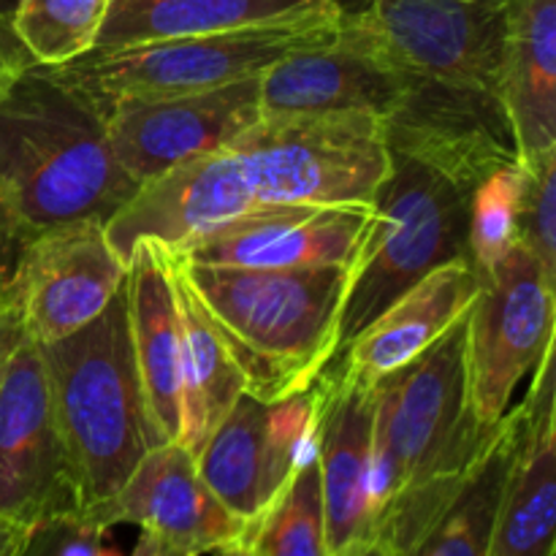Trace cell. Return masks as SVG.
Instances as JSON below:
<instances>
[{
  "label": "cell",
  "mask_w": 556,
  "mask_h": 556,
  "mask_svg": "<svg viewBox=\"0 0 556 556\" xmlns=\"http://www.w3.org/2000/svg\"><path fill=\"white\" fill-rule=\"evenodd\" d=\"M467 313L421 356L386 375L372 416V541L405 556L486 454L494 429L470 400Z\"/></svg>",
  "instance_id": "6da1fadb"
},
{
  "label": "cell",
  "mask_w": 556,
  "mask_h": 556,
  "mask_svg": "<svg viewBox=\"0 0 556 556\" xmlns=\"http://www.w3.org/2000/svg\"><path fill=\"white\" fill-rule=\"evenodd\" d=\"M136 190L101 109L49 65H30L0 96V201L27 237L71 220L106 223Z\"/></svg>",
  "instance_id": "7a4b0ae2"
},
{
  "label": "cell",
  "mask_w": 556,
  "mask_h": 556,
  "mask_svg": "<svg viewBox=\"0 0 556 556\" xmlns=\"http://www.w3.org/2000/svg\"><path fill=\"white\" fill-rule=\"evenodd\" d=\"M179 264L237 362L244 394L261 402L286 400L309 389L334 362L353 269H239L182 258Z\"/></svg>",
  "instance_id": "3957f363"
},
{
  "label": "cell",
  "mask_w": 556,
  "mask_h": 556,
  "mask_svg": "<svg viewBox=\"0 0 556 556\" xmlns=\"http://www.w3.org/2000/svg\"><path fill=\"white\" fill-rule=\"evenodd\" d=\"M38 351L90 514L119 492L147 451L163 443L136 369L125 286L96 320Z\"/></svg>",
  "instance_id": "277c9868"
},
{
  "label": "cell",
  "mask_w": 556,
  "mask_h": 556,
  "mask_svg": "<svg viewBox=\"0 0 556 556\" xmlns=\"http://www.w3.org/2000/svg\"><path fill=\"white\" fill-rule=\"evenodd\" d=\"M340 25L342 14L329 11L210 36L90 49L71 63L49 68L103 112L125 98L185 96L261 76L302 49L334 41Z\"/></svg>",
  "instance_id": "5b68a950"
},
{
  "label": "cell",
  "mask_w": 556,
  "mask_h": 556,
  "mask_svg": "<svg viewBox=\"0 0 556 556\" xmlns=\"http://www.w3.org/2000/svg\"><path fill=\"white\" fill-rule=\"evenodd\" d=\"M389 152V174L375 195L378 220L342 299L337 356L424 277L454 261H472L470 195L421 163Z\"/></svg>",
  "instance_id": "8992f818"
},
{
  "label": "cell",
  "mask_w": 556,
  "mask_h": 556,
  "mask_svg": "<svg viewBox=\"0 0 556 556\" xmlns=\"http://www.w3.org/2000/svg\"><path fill=\"white\" fill-rule=\"evenodd\" d=\"M226 147L255 204L375 206L391 166L380 117L364 112L261 117Z\"/></svg>",
  "instance_id": "52a82bcc"
},
{
  "label": "cell",
  "mask_w": 556,
  "mask_h": 556,
  "mask_svg": "<svg viewBox=\"0 0 556 556\" xmlns=\"http://www.w3.org/2000/svg\"><path fill=\"white\" fill-rule=\"evenodd\" d=\"M554 280L521 242L481 275V291L467 309L465 367L483 427H497L516 386L554 351Z\"/></svg>",
  "instance_id": "ba28073f"
},
{
  "label": "cell",
  "mask_w": 556,
  "mask_h": 556,
  "mask_svg": "<svg viewBox=\"0 0 556 556\" xmlns=\"http://www.w3.org/2000/svg\"><path fill=\"white\" fill-rule=\"evenodd\" d=\"M0 516L25 530L85 516L41 351L27 337L0 375Z\"/></svg>",
  "instance_id": "9c48e42d"
},
{
  "label": "cell",
  "mask_w": 556,
  "mask_h": 556,
  "mask_svg": "<svg viewBox=\"0 0 556 556\" xmlns=\"http://www.w3.org/2000/svg\"><path fill=\"white\" fill-rule=\"evenodd\" d=\"M380 125L389 150L421 163L467 195L519 163L503 96L483 87L405 76Z\"/></svg>",
  "instance_id": "30bf717a"
},
{
  "label": "cell",
  "mask_w": 556,
  "mask_h": 556,
  "mask_svg": "<svg viewBox=\"0 0 556 556\" xmlns=\"http://www.w3.org/2000/svg\"><path fill=\"white\" fill-rule=\"evenodd\" d=\"M318 380L299 394L261 402L242 394L195 451V467L244 525L258 519L315 451Z\"/></svg>",
  "instance_id": "8fae6325"
},
{
  "label": "cell",
  "mask_w": 556,
  "mask_h": 556,
  "mask_svg": "<svg viewBox=\"0 0 556 556\" xmlns=\"http://www.w3.org/2000/svg\"><path fill=\"white\" fill-rule=\"evenodd\" d=\"M358 20L402 76L503 90V0H372Z\"/></svg>",
  "instance_id": "7c38bea8"
},
{
  "label": "cell",
  "mask_w": 556,
  "mask_h": 556,
  "mask_svg": "<svg viewBox=\"0 0 556 556\" xmlns=\"http://www.w3.org/2000/svg\"><path fill=\"white\" fill-rule=\"evenodd\" d=\"M125 271L106 223L71 220L33 233L14 269L27 340L47 345L96 320L125 286Z\"/></svg>",
  "instance_id": "4fadbf2b"
},
{
  "label": "cell",
  "mask_w": 556,
  "mask_h": 556,
  "mask_svg": "<svg viewBox=\"0 0 556 556\" xmlns=\"http://www.w3.org/2000/svg\"><path fill=\"white\" fill-rule=\"evenodd\" d=\"M375 220V206L362 204H258L172 253L201 266L353 269Z\"/></svg>",
  "instance_id": "5bb4252c"
},
{
  "label": "cell",
  "mask_w": 556,
  "mask_h": 556,
  "mask_svg": "<svg viewBox=\"0 0 556 556\" xmlns=\"http://www.w3.org/2000/svg\"><path fill=\"white\" fill-rule=\"evenodd\" d=\"M114 157L136 185L220 150L261 119L258 76L163 98H125L103 109Z\"/></svg>",
  "instance_id": "9a60e30c"
},
{
  "label": "cell",
  "mask_w": 556,
  "mask_h": 556,
  "mask_svg": "<svg viewBox=\"0 0 556 556\" xmlns=\"http://www.w3.org/2000/svg\"><path fill=\"white\" fill-rule=\"evenodd\" d=\"M255 199L228 147L188 157L166 168L106 220V237L128 264L139 242H161L177 250L212 228L253 210Z\"/></svg>",
  "instance_id": "2e32d148"
},
{
  "label": "cell",
  "mask_w": 556,
  "mask_h": 556,
  "mask_svg": "<svg viewBox=\"0 0 556 556\" xmlns=\"http://www.w3.org/2000/svg\"><path fill=\"white\" fill-rule=\"evenodd\" d=\"M85 516L103 530L134 525L195 556L242 541L248 532L206 486L193 451L177 440L147 451L119 492Z\"/></svg>",
  "instance_id": "e0dca14e"
},
{
  "label": "cell",
  "mask_w": 556,
  "mask_h": 556,
  "mask_svg": "<svg viewBox=\"0 0 556 556\" xmlns=\"http://www.w3.org/2000/svg\"><path fill=\"white\" fill-rule=\"evenodd\" d=\"M402 87L405 76L386 63L358 14L342 16L334 41L302 49L258 76L261 117L364 112L383 119Z\"/></svg>",
  "instance_id": "ac0fdd59"
},
{
  "label": "cell",
  "mask_w": 556,
  "mask_h": 556,
  "mask_svg": "<svg viewBox=\"0 0 556 556\" xmlns=\"http://www.w3.org/2000/svg\"><path fill=\"white\" fill-rule=\"evenodd\" d=\"M372 416L375 389H362L331 367L320 372L315 459L329 556L372 543Z\"/></svg>",
  "instance_id": "d6986e66"
},
{
  "label": "cell",
  "mask_w": 556,
  "mask_h": 556,
  "mask_svg": "<svg viewBox=\"0 0 556 556\" xmlns=\"http://www.w3.org/2000/svg\"><path fill=\"white\" fill-rule=\"evenodd\" d=\"M554 351L535 369L521 402V434L510 462L489 556H554L556 541V421Z\"/></svg>",
  "instance_id": "ffe728a7"
},
{
  "label": "cell",
  "mask_w": 556,
  "mask_h": 556,
  "mask_svg": "<svg viewBox=\"0 0 556 556\" xmlns=\"http://www.w3.org/2000/svg\"><path fill=\"white\" fill-rule=\"evenodd\" d=\"M478 291L481 275L472 261L440 266L383 309L329 367L351 383L372 389L443 337L472 307Z\"/></svg>",
  "instance_id": "44dd1931"
},
{
  "label": "cell",
  "mask_w": 556,
  "mask_h": 556,
  "mask_svg": "<svg viewBox=\"0 0 556 556\" xmlns=\"http://www.w3.org/2000/svg\"><path fill=\"white\" fill-rule=\"evenodd\" d=\"M130 345L152 424L163 443L182 438V329L172 258L161 242H139L125 271Z\"/></svg>",
  "instance_id": "7402d4cb"
},
{
  "label": "cell",
  "mask_w": 556,
  "mask_h": 556,
  "mask_svg": "<svg viewBox=\"0 0 556 556\" xmlns=\"http://www.w3.org/2000/svg\"><path fill=\"white\" fill-rule=\"evenodd\" d=\"M503 103L519 163L556 150V0H503Z\"/></svg>",
  "instance_id": "603a6c76"
},
{
  "label": "cell",
  "mask_w": 556,
  "mask_h": 556,
  "mask_svg": "<svg viewBox=\"0 0 556 556\" xmlns=\"http://www.w3.org/2000/svg\"><path fill=\"white\" fill-rule=\"evenodd\" d=\"M329 11H337L329 0H109L92 49L210 36Z\"/></svg>",
  "instance_id": "cb8c5ba5"
},
{
  "label": "cell",
  "mask_w": 556,
  "mask_h": 556,
  "mask_svg": "<svg viewBox=\"0 0 556 556\" xmlns=\"http://www.w3.org/2000/svg\"><path fill=\"white\" fill-rule=\"evenodd\" d=\"M168 258H172L174 293H177L179 329H182V438L179 443L195 456L212 429L244 394V378L172 250H168Z\"/></svg>",
  "instance_id": "d4e9b609"
},
{
  "label": "cell",
  "mask_w": 556,
  "mask_h": 556,
  "mask_svg": "<svg viewBox=\"0 0 556 556\" xmlns=\"http://www.w3.org/2000/svg\"><path fill=\"white\" fill-rule=\"evenodd\" d=\"M521 434V405L500 418L486 454L472 467L443 514L405 556H489L500 494Z\"/></svg>",
  "instance_id": "484cf974"
},
{
  "label": "cell",
  "mask_w": 556,
  "mask_h": 556,
  "mask_svg": "<svg viewBox=\"0 0 556 556\" xmlns=\"http://www.w3.org/2000/svg\"><path fill=\"white\" fill-rule=\"evenodd\" d=\"M242 543H248L253 556H329L315 451L299 465L269 508L250 521Z\"/></svg>",
  "instance_id": "4316f807"
},
{
  "label": "cell",
  "mask_w": 556,
  "mask_h": 556,
  "mask_svg": "<svg viewBox=\"0 0 556 556\" xmlns=\"http://www.w3.org/2000/svg\"><path fill=\"white\" fill-rule=\"evenodd\" d=\"M109 0H20L11 25L38 65H63L96 47Z\"/></svg>",
  "instance_id": "83f0119b"
},
{
  "label": "cell",
  "mask_w": 556,
  "mask_h": 556,
  "mask_svg": "<svg viewBox=\"0 0 556 556\" xmlns=\"http://www.w3.org/2000/svg\"><path fill=\"white\" fill-rule=\"evenodd\" d=\"M527 168L521 163L489 177L470 195V258L478 275H486L519 239L521 193Z\"/></svg>",
  "instance_id": "f1b7e54d"
},
{
  "label": "cell",
  "mask_w": 556,
  "mask_h": 556,
  "mask_svg": "<svg viewBox=\"0 0 556 556\" xmlns=\"http://www.w3.org/2000/svg\"><path fill=\"white\" fill-rule=\"evenodd\" d=\"M519 239L541 261L543 269L556 277V150L527 168Z\"/></svg>",
  "instance_id": "f546056e"
},
{
  "label": "cell",
  "mask_w": 556,
  "mask_h": 556,
  "mask_svg": "<svg viewBox=\"0 0 556 556\" xmlns=\"http://www.w3.org/2000/svg\"><path fill=\"white\" fill-rule=\"evenodd\" d=\"M106 535L109 530L87 516L52 521L30 530L25 556H119L109 546Z\"/></svg>",
  "instance_id": "4dcf8cb0"
},
{
  "label": "cell",
  "mask_w": 556,
  "mask_h": 556,
  "mask_svg": "<svg viewBox=\"0 0 556 556\" xmlns=\"http://www.w3.org/2000/svg\"><path fill=\"white\" fill-rule=\"evenodd\" d=\"M25 324H22L20 291H16L14 271H0V375H3L5 362L25 340Z\"/></svg>",
  "instance_id": "1f68e13d"
},
{
  "label": "cell",
  "mask_w": 556,
  "mask_h": 556,
  "mask_svg": "<svg viewBox=\"0 0 556 556\" xmlns=\"http://www.w3.org/2000/svg\"><path fill=\"white\" fill-rule=\"evenodd\" d=\"M30 65H36V60L30 58V52L25 49V43L20 41V36L14 33L9 16H0V96L14 85V79L20 74H25Z\"/></svg>",
  "instance_id": "d6a6232c"
},
{
  "label": "cell",
  "mask_w": 556,
  "mask_h": 556,
  "mask_svg": "<svg viewBox=\"0 0 556 556\" xmlns=\"http://www.w3.org/2000/svg\"><path fill=\"white\" fill-rule=\"evenodd\" d=\"M27 239L30 237L16 226L14 217L9 215V210L0 201V271H9L11 275L16 269V261H20V253Z\"/></svg>",
  "instance_id": "836d02e7"
},
{
  "label": "cell",
  "mask_w": 556,
  "mask_h": 556,
  "mask_svg": "<svg viewBox=\"0 0 556 556\" xmlns=\"http://www.w3.org/2000/svg\"><path fill=\"white\" fill-rule=\"evenodd\" d=\"M30 530L0 516V556H25Z\"/></svg>",
  "instance_id": "e575fe53"
},
{
  "label": "cell",
  "mask_w": 556,
  "mask_h": 556,
  "mask_svg": "<svg viewBox=\"0 0 556 556\" xmlns=\"http://www.w3.org/2000/svg\"><path fill=\"white\" fill-rule=\"evenodd\" d=\"M130 556H195V554L185 552V548L172 546V543H166L163 538H157V535H152V532L141 530L139 541H136L134 554H130Z\"/></svg>",
  "instance_id": "d590c367"
},
{
  "label": "cell",
  "mask_w": 556,
  "mask_h": 556,
  "mask_svg": "<svg viewBox=\"0 0 556 556\" xmlns=\"http://www.w3.org/2000/svg\"><path fill=\"white\" fill-rule=\"evenodd\" d=\"M329 3L334 5L342 16H353V14H362V11H367L372 0H329Z\"/></svg>",
  "instance_id": "8d00e7d4"
},
{
  "label": "cell",
  "mask_w": 556,
  "mask_h": 556,
  "mask_svg": "<svg viewBox=\"0 0 556 556\" xmlns=\"http://www.w3.org/2000/svg\"><path fill=\"white\" fill-rule=\"evenodd\" d=\"M215 554H217V556H253V554H250L248 543H242V541L226 543V546H220V548H217Z\"/></svg>",
  "instance_id": "74e56055"
},
{
  "label": "cell",
  "mask_w": 556,
  "mask_h": 556,
  "mask_svg": "<svg viewBox=\"0 0 556 556\" xmlns=\"http://www.w3.org/2000/svg\"><path fill=\"white\" fill-rule=\"evenodd\" d=\"M345 556H389L386 554V548L380 546V543H367V546H362V548H356V552H351V554H345Z\"/></svg>",
  "instance_id": "f35d334b"
},
{
  "label": "cell",
  "mask_w": 556,
  "mask_h": 556,
  "mask_svg": "<svg viewBox=\"0 0 556 556\" xmlns=\"http://www.w3.org/2000/svg\"><path fill=\"white\" fill-rule=\"evenodd\" d=\"M16 5H20V0H0V16H9L11 20V14H14Z\"/></svg>",
  "instance_id": "ab89813d"
}]
</instances>
